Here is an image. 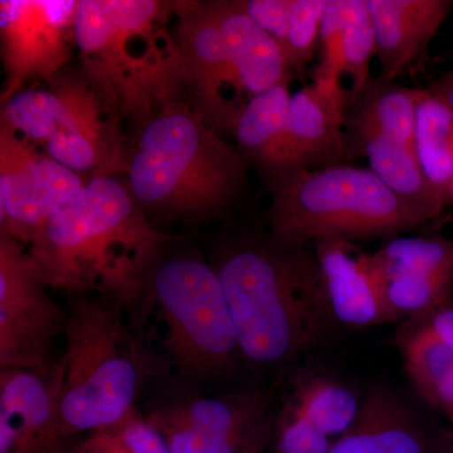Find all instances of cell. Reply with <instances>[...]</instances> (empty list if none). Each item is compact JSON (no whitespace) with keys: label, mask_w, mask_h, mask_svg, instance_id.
Returning a JSON list of instances; mask_svg holds the SVG:
<instances>
[{"label":"cell","mask_w":453,"mask_h":453,"mask_svg":"<svg viewBox=\"0 0 453 453\" xmlns=\"http://www.w3.org/2000/svg\"><path fill=\"white\" fill-rule=\"evenodd\" d=\"M208 259L222 283L243 360L265 369L291 365L338 326L312 244L241 232L223 238Z\"/></svg>","instance_id":"6da1fadb"},{"label":"cell","mask_w":453,"mask_h":453,"mask_svg":"<svg viewBox=\"0 0 453 453\" xmlns=\"http://www.w3.org/2000/svg\"><path fill=\"white\" fill-rule=\"evenodd\" d=\"M173 241L146 217L127 181L98 174L26 250L50 290L105 297L133 315L148 271Z\"/></svg>","instance_id":"7a4b0ae2"},{"label":"cell","mask_w":453,"mask_h":453,"mask_svg":"<svg viewBox=\"0 0 453 453\" xmlns=\"http://www.w3.org/2000/svg\"><path fill=\"white\" fill-rule=\"evenodd\" d=\"M142 121L125 173L151 222L201 225L228 216L242 201L246 160L193 106L169 98Z\"/></svg>","instance_id":"3957f363"},{"label":"cell","mask_w":453,"mask_h":453,"mask_svg":"<svg viewBox=\"0 0 453 453\" xmlns=\"http://www.w3.org/2000/svg\"><path fill=\"white\" fill-rule=\"evenodd\" d=\"M67 323L55 383L62 437L121 421L138 405L146 360L127 310L94 295L67 296Z\"/></svg>","instance_id":"277c9868"},{"label":"cell","mask_w":453,"mask_h":453,"mask_svg":"<svg viewBox=\"0 0 453 453\" xmlns=\"http://www.w3.org/2000/svg\"><path fill=\"white\" fill-rule=\"evenodd\" d=\"M133 316H155L169 368L183 386L226 380L240 368V342L210 259L166 244L154 259Z\"/></svg>","instance_id":"5b68a950"},{"label":"cell","mask_w":453,"mask_h":453,"mask_svg":"<svg viewBox=\"0 0 453 453\" xmlns=\"http://www.w3.org/2000/svg\"><path fill=\"white\" fill-rule=\"evenodd\" d=\"M270 193L267 234L286 243L392 240L429 222L371 169L350 164L300 170Z\"/></svg>","instance_id":"8992f818"},{"label":"cell","mask_w":453,"mask_h":453,"mask_svg":"<svg viewBox=\"0 0 453 453\" xmlns=\"http://www.w3.org/2000/svg\"><path fill=\"white\" fill-rule=\"evenodd\" d=\"M163 5L154 0H80L73 42L88 80L112 106L148 115L172 98L180 83L178 65L142 58L134 46L165 35Z\"/></svg>","instance_id":"52a82bcc"},{"label":"cell","mask_w":453,"mask_h":453,"mask_svg":"<svg viewBox=\"0 0 453 453\" xmlns=\"http://www.w3.org/2000/svg\"><path fill=\"white\" fill-rule=\"evenodd\" d=\"M111 103L88 80L22 89L5 101L2 125L74 173L113 174L127 157L110 115Z\"/></svg>","instance_id":"ba28073f"},{"label":"cell","mask_w":453,"mask_h":453,"mask_svg":"<svg viewBox=\"0 0 453 453\" xmlns=\"http://www.w3.org/2000/svg\"><path fill=\"white\" fill-rule=\"evenodd\" d=\"M22 244L0 234V369L55 375L53 347L64 338L59 308Z\"/></svg>","instance_id":"9c48e42d"},{"label":"cell","mask_w":453,"mask_h":453,"mask_svg":"<svg viewBox=\"0 0 453 453\" xmlns=\"http://www.w3.org/2000/svg\"><path fill=\"white\" fill-rule=\"evenodd\" d=\"M146 418L172 453H265L273 443L270 396L262 392L184 395Z\"/></svg>","instance_id":"30bf717a"},{"label":"cell","mask_w":453,"mask_h":453,"mask_svg":"<svg viewBox=\"0 0 453 453\" xmlns=\"http://www.w3.org/2000/svg\"><path fill=\"white\" fill-rule=\"evenodd\" d=\"M86 181L38 146L0 127V234L25 249L82 192Z\"/></svg>","instance_id":"8fae6325"},{"label":"cell","mask_w":453,"mask_h":453,"mask_svg":"<svg viewBox=\"0 0 453 453\" xmlns=\"http://www.w3.org/2000/svg\"><path fill=\"white\" fill-rule=\"evenodd\" d=\"M365 266L396 318H417L453 300V241L399 235L363 253Z\"/></svg>","instance_id":"7c38bea8"},{"label":"cell","mask_w":453,"mask_h":453,"mask_svg":"<svg viewBox=\"0 0 453 453\" xmlns=\"http://www.w3.org/2000/svg\"><path fill=\"white\" fill-rule=\"evenodd\" d=\"M77 3L73 0H12L0 3L3 58L8 81L3 103L32 79L52 81L68 56Z\"/></svg>","instance_id":"4fadbf2b"},{"label":"cell","mask_w":453,"mask_h":453,"mask_svg":"<svg viewBox=\"0 0 453 453\" xmlns=\"http://www.w3.org/2000/svg\"><path fill=\"white\" fill-rule=\"evenodd\" d=\"M350 91L342 77L315 67L312 81L291 96L288 150L295 170L349 164L347 111Z\"/></svg>","instance_id":"5bb4252c"},{"label":"cell","mask_w":453,"mask_h":453,"mask_svg":"<svg viewBox=\"0 0 453 453\" xmlns=\"http://www.w3.org/2000/svg\"><path fill=\"white\" fill-rule=\"evenodd\" d=\"M327 453H453V446L451 436L432 434L395 389L372 383L356 422Z\"/></svg>","instance_id":"9a60e30c"},{"label":"cell","mask_w":453,"mask_h":453,"mask_svg":"<svg viewBox=\"0 0 453 453\" xmlns=\"http://www.w3.org/2000/svg\"><path fill=\"white\" fill-rule=\"evenodd\" d=\"M62 440L55 378L0 369V453H67Z\"/></svg>","instance_id":"2e32d148"},{"label":"cell","mask_w":453,"mask_h":453,"mask_svg":"<svg viewBox=\"0 0 453 453\" xmlns=\"http://www.w3.org/2000/svg\"><path fill=\"white\" fill-rule=\"evenodd\" d=\"M395 344L417 395L445 413L453 427V300L427 315L407 319Z\"/></svg>","instance_id":"e0dca14e"},{"label":"cell","mask_w":453,"mask_h":453,"mask_svg":"<svg viewBox=\"0 0 453 453\" xmlns=\"http://www.w3.org/2000/svg\"><path fill=\"white\" fill-rule=\"evenodd\" d=\"M380 76L395 81L425 57L453 9L451 0H366Z\"/></svg>","instance_id":"ac0fdd59"},{"label":"cell","mask_w":453,"mask_h":453,"mask_svg":"<svg viewBox=\"0 0 453 453\" xmlns=\"http://www.w3.org/2000/svg\"><path fill=\"white\" fill-rule=\"evenodd\" d=\"M290 81L250 98L232 127L237 149L259 170L268 189H275L295 173L288 150V119L291 96Z\"/></svg>","instance_id":"d6986e66"},{"label":"cell","mask_w":453,"mask_h":453,"mask_svg":"<svg viewBox=\"0 0 453 453\" xmlns=\"http://www.w3.org/2000/svg\"><path fill=\"white\" fill-rule=\"evenodd\" d=\"M323 271L325 290L339 325L371 327L399 319L365 266L356 243L330 241L314 244Z\"/></svg>","instance_id":"ffe728a7"},{"label":"cell","mask_w":453,"mask_h":453,"mask_svg":"<svg viewBox=\"0 0 453 453\" xmlns=\"http://www.w3.org/2000/svg\"><path fill=\"white\" fill-rule=\"evenodd\" d=\"M214 7L243 96L250 100L290 81L281 47L247 16L241 2H214Z\"/></svg>","instance_id":"44dd1931"},{"label":"cell","mask_w":453,"mask_h":453,"mask_svg":"<svg viewBox=\"0 0 453 453\" xmlns=\"http://www.w3.org/2000/svg\"><path fill=\"white\" fill-rule=\"evenodd\" d=\"M375 35L366 0H329L320 35L318 67L348 76L351 95L371 80Z\"/></svg>","instance_id":"7402d4cb"},{"label":"cell","mask_w":453,"mask_h":453,"mask_svg":"<svg viewBox=\"0 0 453 453\" xmlns=\"http://www.w3.org/2000/svg\"><path fill=\"white\" fill-rule=\"evenodd\" d=\"M414 150L429 189L445 208L453 179V109L428 88L418 89Z\"/></svg>","instance_id":"603a6c76"},{"label":"cell","mask_w":453,"mask_h":453,"mask_svg":"<svg viewBox=\"0 0 453 453\" xmlns=\"http://www.w3.org/2000/svg\"><path fill=\"white\" fill-rule=\"evenodd\" d=\"M285 402L333 441L353 426L362 405L353 390L320 374L297 378Z\"/></svg>","instance_id":"cb8c5ba5"},{"label":"cell","mask_w":453,"mask_h":453,"mask_svg":"<svg viewBox=\"0 0 453 453\" xmlns=\"http://www.w3.org/2000/svg\"><path fill=\"white\" fill-rule=\"evenodd\" d=\"M67 453H172L163 434L140 413L131 411L121 421L88 434Z\"/></svg>","instance_id":"d4e9b609"},{"label":"cell","mask_w":453,"mask_h":453,"mask_svg":"<svg viewBox=\"0 0 453 453\" xmlns=\"http://www.w3.org/2000/svg\"><path fill=\"white\" fill-rule=\"evenodd\" d=\"M329 0H291L290 13L281 44L291 71L303 79L318 46Z\"/></svg>","instance_id":"484cf974"},{"label":"cell","mask_w":453,"mask_h":453,"mask_svg":"<svg viewBox=\"0 0 453 453\" xmlns=\"http://www.w3.org/2000/svg\"><path fill=\"white\" fill-rule=\"evenodd\" d=\"M333 443L332 438L283 402L273 419L271 446L276 453H327Z\"/></svg>","instance_id":"4316f807"},{"label":"cell","mask_w":453,"mask_h":453,"mask_svg":"<svg viewBox=\"0 0 453 453\" xmlns=\"http://www.w3.org/2000/svg\"><path fill=\"white\" fill-rule=\"evenodd\" d=\"M247 16L281 47L290 13L291 0H243Z\"/></svg>","instance_id":"83f0119b"},{"label":"cell","mask_w":453,"mask_h":453,"mask_svg":"<svg viewBox=\"0 0 453 453\" xmlns=\"http://www.w3.org/2000/svg\"><path fill=\"white\" fill-rule=\"evenodd\" d=\"M428 88L442 97L453 109V70L438 77L436 81L428 86Z\"/></svg>","instance_id":"f1b7e54d"},{"label":"cell","mask_w":453,"mask_h":453,"mask_svg":"<svg viewBox=\"0 0 453 453\" xmlns=\"http://www.w3.org/2000/svg\"><path fill=\"white\" fill-rule=\"evenodd\" d=\"M449 204H451L453 207V179H452L451 187H449Z\"/></svg>","instance_id":"f546056e"},{"label":"cell","mask_w":453,"mask_h":453,"mask_svg":"<svg viewBox=\"0 0 453 453\" xmlns=\"http://www.w3.org/2000/svg\"><path fill=\"white\" fill-rule=\"evenodd\" d=\"M451 438H452V446H453V434H452Z\"/></svg>","instance_id":"4dcf8cb0"}]
</instances>
